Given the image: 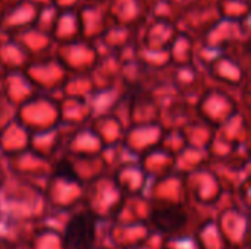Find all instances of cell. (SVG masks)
Wrapping results in <instances>:
<instances>
[{"mask_svg": "<svg viewBox=\"0 0 251 249\" xmlns=\"http://www.w3.org/2000/svg\"><path fill=\"white\" fill-rule=\"evenodd\" d=\"M97 222V214L90 210L74 214L65 226L63 248L94 249Z\"/></svg>", "mask_w": 251, "mask_h": 249, "instance_id": "obj_1", "label": "cell"}, {"mask_svg": "<svg viewBox=\"0 0 251 249\" xmlns=\"http://www.w3.org/2000/svg\"><path fill=\"white\" fill-rule=\"evenodd\" d=\"M153 226L162 233H176L188 223V216L181 205H168L154 208L150 214Z\"/></svg>", "mask_w": 251, "mask_h": 249, "instance_id": "obj_2", "label": "cell"}, {"mask_svg": "<svg viewBox=\"0 0 251 249\" xmlns=\"http://www.w3.org/2000/svg\"><path fill=\"white\" fill-rule=\"evenodd\" d=\"M54 176L56 178H60V179H63L66 182H71V183L79 181L78 179V175H76V172H75V169L72 166V163H69L66 160H62V161H59L56 164V167H54Z\"/></svg>", "mask_w": 251, "mask_h": 249, "instance_id": "obj_3", "label": "cell"}]
</instances>
